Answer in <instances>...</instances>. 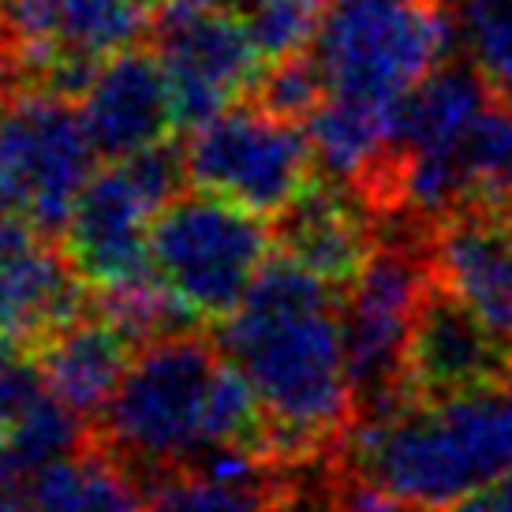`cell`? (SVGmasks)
Segmentation results:
<instances>
[{
    "instance_id": "obj_1",
    "label": "cell",
    "mask_w": 512,
    "mask_h": 512,
    "mask_svg": "<svg viewBox=\"0 0 512 512\" xmlns=\"http://www.w3.org/2000/svg\"><path fill=\"white\" fill-rule=\"evenodd\" d=\"M341 303V288L277 255L217 333L262 404L266 460L285 471L329 460L356 419Z\"/></svg>"
},
{
    "instance_id": "obj_2",
    "label": "cell",
    "mask_w": 512,
    "mask_h": 512,
    "mask_svg": "<svg viewBox=\"0 0 512 512\" xmlns=\"http://www.w3.org/2000/svg\"><path fill=\"white\" fill-rule=\"evenodd\" d=\"M333 460L412 509H441L505 475L512 464V404L501 385H490L356 415Z\"/></svg>"
},
{
    "instance_id": "obj_3",
    "label": "cell",
    "mask_w": 512,
    "mask_h": 512,
    "mask_svg": "<svg viewBox=\"0 0 512 512\" xmlns=\"http://www.w3.org/2000/svg\"><path fill=\"white\" fill-rule=\"evenodd\" d=\"M228 356L217 337L176 333L139 348L128 374L86 434L143 483L169 468L195 464L217 449V385Z\"/></svg>"
},
{
    "instance_id": "obj_4",
    "label": "cell",
    "mask_w": 512,
    "mask_h": 512,
    "mask_svg": "<svg viewBox=\"0 0 512 512\" xmlns=\"http://www.w3.org/2000/svg\"><path fill=\"white\" fill-rule=\"evenodd\" d=\"M311 49L329 98L397 113L453 49V12L445 0H326Z\"/></svg>"
},
{
    "instance_id": "obj_5",
    "label": "cell",
    "mask_w": 512,
    "mask_h": 512,
    "mask_svg": "<svg viewBox=\"0 0 512 512\" xmlns=\"http://www.w3.org/2000/svg\"><path fill=\"white\" fill-rule=\"evenodd\" d=\"M273 247V221L202 187L180 191L150 225L154 277L187 311L217 326L240 311Z\"/></svg>"
},
{
    "instance_id": "obj_6",
    "label": "cell",
    "mask_w": 512,
    "mask_h": 512,
    "mask_svg": "<svg viewBox=\"0 0 512 512\" xmlns=\"http://www.w3.org/2000/svg\"><path fill=\"white\" fill-rule=\"evenodd\" d=\"M94 143L72 98L23 90L0 109V214L57 240L94 176Z\"/></svg>"
},
{
    "instance_id": "obj_7",
    "label": "cell",
    "mask_w": 512,
    "mask_h": 512,
    "mask_svg": "<svg viewBox=\"0 0 512 512\" xmlns=\"http://www.w3.org/2000/svg\"><path fill=\"white\" fill-rule=\"evenodd\" d=\"M430 281L427 236L385 240L341 303L344 348L356 415H378L404 404V352L419 296Z\"/></svg>"
},
{
    "instance_id": "obj_8",
    "label": "cell",
    "mask_w": 512,
    "mask_h": 512,
    "mask_svg": "<svg viewBox=\"0 0 512 512\" xmlns=\"http://www.w3.org/2000/svg\"><path fill=\"white\" fill-rule=\"evenodd\" d=\"M187 172L202 191H217L273 221L311 184L318 161L307 128L243 98L191 131Z\"/></svg>"
},
{
    "instance_id": "obj_9",
    "label": "cell",
    "mask_w": 512,
    "mask_h": 512,
    "mask_svg": "<svg viewBox=\"0 0 512 512\" xmlns=\"http://www.w3.org/2000/svg\"><path fill=\"white\" fill-rule=\"evenodd\" d=\"M150 42L165 60L180 131H199L232 98L243 101L266 68L247 23L221 12L214 0H161Z\"/></svg>"
},
{
    "instance_id": "obj_10",
    "label": "cell",
    "mask_w": 512,
    "mask_h": 512,
    "mask_svg": "<svg viewBox=\"0 0 512 512\" xmlns=\"http://www.w3.org/2000/svg\"><path fill=\"white\" fill-rule=\"evenodd\" d=\"M509 367V344H501L483 318L430 273L404 352V400H449L490 389L505 382Z\"/></svg>"
},
{
    "instance_id": "obj_11",
    "label": "cell",
    "mask_w": 512,
    "mask_h": 512,
    "mask_svg": "<svg viewBox=\"0 0 512 512\" xmlns=\"http://www.w3.org/2000/svg\"><path fill=\"white\" fill-rule=\"evenodd\" d=\"M157 206L124 161H109L75 199L60 247L90 288H120L154 277L150 225Z\"/></svg>"
},
{
    "instance_id": "obj_12",
    "label": "cell",
    "mask_w": 512,
    "mask_h": 512,
    "mask_svg": "<svg viewBox=\"0 0 512 512\" xmlns=\"http://www.w3.org/2000/svg\"><path fill=\"white\" fill-rule=\"evenodd\" d=\"M427 262L434 281L512 348V206L471 202L449 210L427 232Z\"/></svg>"
},
{
    "instance_id": "obj_13",
    "label": "cell",
    "mask_w": 512,
    "mask_h": 512,
    "mask_svg": "<svg viewBox=\"0 0 512 512\" xmlns=\"http://www.w3.org/2000/svg\"><path fill=\"white\" fill-rule=\"evenodd\" d=\"M382 228L385 221L356 187L333 176L322 180L318 172L273 217L277 251L341 292H348V285L382 247Z\"/></svg>"
},
{
    "instance_id": "obj_14",
    "label": "cell",
    "mask_w": 512,
    "mask_h": 512,
    "mask_svg": "<svg viewBox=\"0 0 512 512\" xmlns=\"http://www.w3.org/2000/svg\"><path fill=\"white\" fill-rule=\"evenodd\" d=\"M79 109L86 135L105 161H124L180 131L165 60L146 45H131L101 60Z\"/></svg>"
},
{
    "instance_id": "obj_15",
    "label": "cell",
    "mask_w": 512,
    "mask_h": 512,
    "mask_svg": "<svg viewBox=\"0 0 512 512\" xmlns=\"http://www.w3.org/2000/svg\"><path fill=\"white\" fill-rule=\"evenodd\" d=\"M135 352L139 348L105 314L90 307L83 318L57 329L34 352V359L42 367L49 393H57L75 415L94 423L101 408L109 404V397L116 393L120 378L128 374Z\"/></svg>"
},
{
    "instance_id": "obj_16",
    "label": "cell",
    "mask_w": 512,
    "mask_h": 512,
    "mask_svg": "<svg viewBox=\"0 0 512 512\" xmlns=\"http://www.w3.org/2000/svg\"><path fill=\"white\" fill-rule=\"evenodd\" d=\"M285 468L225 475L199 464L169 468L143 483L146 512H292L296 490Z\"/></svg>"
},
{
    "instance_id": "obj_17",
    "label": "cell",
    "mask_w": 512,
    "mask_h": 512,
    "mask_svg": "<svg viewBox=\"0 0 512 512\" xmlns=\"http://www.w3.org/2000/svg\"><path fill=\"white\" fill-rule=\"evenodd\" d=\"M139 505L135 479L90 434L27 483V512H139Z\"/></svg>"
},
{
    "instance_id": "obj_18",
    "label": "cell",
    "mask_w": 512,
    "mask_h": 512,
    "mask_svg": "<svg viewBox=\"0 0 512 512\" xmlns=\"http://www.w3.org/2000/svg\"><path fill=\"white\" fill-rule=\"evenodd\" d=\"M247 101H255L258 109L292 120V124H307L322 105L329 101V75L326 64L318 60L314 49H303L296 57L273 60L262 68L255 79Z\"/></svg>"
},
{
    "instance_id": "obj_19",
    "label": "cell",
    "mask_w": 512,
    "mask_h": 512,
    "mask_svg": "<svg viewBox=\"0 0 512 512\" xmlns=\"http://www.w3.org/2000/svg\"><path fill=\"white\" fill-rule=\"evenodd\" d=\"M86 423L83 415H75L57 393L45 389L42 397L30 404L27 412L8 427V438L15 445V456L27 475H34L38 468L53 464L57 456L72 453L86 441Z\"/></svg>"
},
{
    "instance_id": "obj_20",
    "label": "cell",
    "mask_w": 512,
    "mask_h": 512,
    "mask_svg": "<svg viewBox=\"0 0 512 512\" xmlns=\"http://www.w3.org/2000/svg\"><path fill=\"white\" fill-rule=\"evenodd\" d=\"M456 15L471 45V60L501 98L512 101V0H456Z\"/></svg>"
},
{
    "instance_id": "obj_21",
    "label": "cell",
    "mask_w": 512,
    "mask_h": 512,
    "mask_svg": "<svg viewBox=\"0 0 512 512\" xmlns=\"http://www.w3.org/2000/svg\"><path fill=\"white\" fill-rule=\"evenodd\" d=\"M326 15V0H262L243 23L266 64L311 49Z\"/></svg>"
},
{
    "instance_id": "obj_22",
    "label": "cell",
    "mask_w": 512,
    "mask_h": 512,
    "mask_svg": "<svg viewBox=\"0 0 512 512\" xmlns=\"http://www.w3.org/2000/svg\"><path fill=\"white\" fill-rule=\"evenodd\" d=\"M45 389L49 385H45L38 359L30 356L23 344L0 337V427H12Z\"/></svg>"
},
{
    "instance_id": "obj_23",
    "label": "cell",
    "mask_w": 512,
    "mask_h": 512,
    "mask_svg": "<svg viewBox=\"0 0 512 512\" xmlns=\"http://www.w3.org/2000/svg\"><path fill=\"white\" fill-rule=\"evenodd\" d=\"M430 512H501V509H498L494 483H490V486H479V490H471V494H464V498H456V501H449V505L430 509Z\"/></svg>"
},
{
    "instance_id": "obj_24",
    "label": "cell",
    "mask_w": 512,
    "mask_h": 512,
    "mask_svg": "<svg viewBox=\"0 0 512 512\" xmlns=\"http://www.w3.org/2000/svg\"><path fill=\"white\" fill-rule=\"evenodd\" d=\"M23 475H27V471H23L19 456H15L12 438H8V430L0 427V490H4V486H15Z\"/></svg>"
},
{
    "instance_id": "obj_25",
    "label": "cell",
    "mask_w": 512,
    "mask_h": 512,
    "mask_svg": "<svg viewBox=\"0 0 512 512\" xmlns=\"http://www.w3.org/2000/svg\"><path fill=\"white\" fill-rule=\"evenodd\" d=\"M0 512H27V486H4L0 490Z\"/></svg>"
},
{
    "instance_id": "obj_26",
    "label": "cell",
    "mask_w": 512,
    "mask_h": 512,
    "mask_svg": "<svg viewBox=\"0 0 512 512\" xmlns=\"http://www.w3.org/2000/svg\"><path fill=\"white\" fill-rule=\"evenodd\" d=\"M221 12H228V15H236V19H247V15L255 12L262 0H214Z\"/></svg>"
},
{
    "instance_id": "obj_27",
    "label": "cell",
    "mask_w": 512,
    "mask_h": 512,
    "mask_svg": "<svg viewBox=\"0 0 512 512\" xmlns=\"http://www.w3.org/2000/svg\"><path fill=\"white\" fill-rule=\"evenodd\" d=\"M494 494H498V509L501 512H512V464L505 468L498 483H494Z\"/></svg>"
},
{
    "instance_id": "obj_28",
    "label": "cell",
    "mask_w": 512,
    "mask_h": 512,
    "mask_svg": "<svg viewBox=\"0 0 512 512\" xmlns=\"http://www.w3.org/2000/svg\"><path fill=\"white\" fill-rule=\"evenodd\" d=\"M0 337H8V326H4V314H0ZM12 341V337H8Z\"/></svg>"
},
{
    "instance_id": "obj_29",
    "label": "cell",
    "mask_w": 512,
    "mask_h": 512,
    "mask_svg": "<svg viewBox=\"0 0 512 512\" xmlns=\"http://www.w3.org/2000/svg\"><path fill=\"white\" fill-rule=\"evenodd\" d=\"M139 4H146V8H150V12H154L157 4H161V0H139Z\"/></svg>"
}]
</instances>
